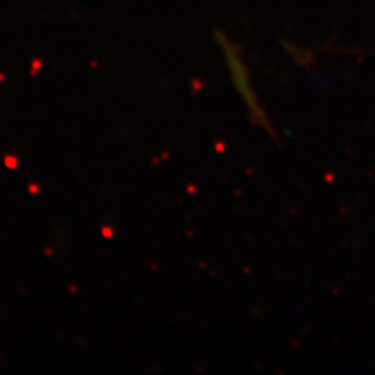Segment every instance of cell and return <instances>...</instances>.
<instances>
[{
  "mask_svg": "<svg viewBox=\"0 0 375 375\" xmlns=\"http://www.w3.org/2000/svg\"><path fill=\"white\" fill-rule=\"evenodd\" d=\"M6 164H7V167H9V169H16V165H18V160H16V157H14V160H12V158H6Z\"/></svg>",
  "mask_w": 375,
  "mask_h": 375,
  "instance_id": "obj_1",
  "label": "cell"
}]
</instances>
